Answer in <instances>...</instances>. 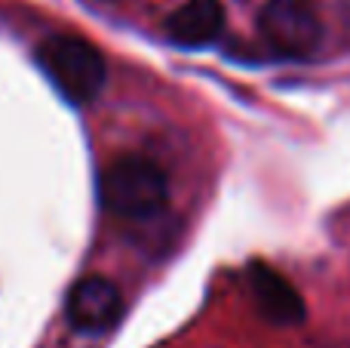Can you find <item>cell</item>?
Returning <instances> with one entry per match:
<instances>
[{
    "label": "cell",
    "instance_id": "cell-1",
    "mask_svg": "<svg viewBox=\"0 0 350 348\" xmlns=\"http://www.w3.org/2000/svg\"><path fill=\"white\" fill-rule=\"evenodd\" d=\"M98 197L111 213L123 216V219H148L166 207L170 182L154 160L126 154L102 170Z\"/></svg>",
    "mask_w": 350,
    "mask_h": 348
},
{
    "label": "cell",
    "instance_id": "cell-2",
    "mask_svg": "<svg viewBox=\"0 0 350 348\" xmlns=\"http://www.w3.org/2000/svg\"><path fill=\"white\" fill-rule=\"evenodd\" d=\"M37 62L71 102H92L105 86V59L90 40L53 34L37 47Z\"/></svg>",
    "mask_w": 350,
    "mask_h": 348
},
{
    "label": "cell",
    "instance_id": "cell-3",
    "mask_svg": "<svg viewBox=\"0 0 350 348\" xmlns=\"http://www.w3.org/2000/svg\"><path fill=\"white\" fill-rule=\"evenodd\" d=\"M258 28L265 40L289 59H308L323 40V22L308 0H267Z\"/></svg>",
    "mask_w": 350,
    "mask_h": 348
},
{
    "label": "cell",
    "instance_id": "cell-4",
    "mask_svg": "<svg viewBox=\"0 0 350 348\" xmlns=\"http://www.w3.org/2000/svg\"><path fill=\"white\" fill-rule=\"evenodd\" d=\"M123 312L120 290L108 277H83L68 293V321L83 333L108 330Z\"/></svg>",
    "mask_w": 350,
    "mask_h": 348
},
{
    "label": "cell",
    "instance_id": "cell-5",
    "mask_svg": "<svg viewBox=\"0 0 350 348\" xmlns=\"http://www.w3.org/2000/svg\"><path fill=\"white\" fill-rule=\"evenodd\" d=\"M224 28L221 0H187L166 18V31L178 47H209Z\"/></svg>",
    "mask_w": 350,
    "mask_h": 348
},
{
    "label": "cell",
    "instance_id": "cell-6",
    "mask_svg": "<svg viewBox=\"0 0 350 348\" xmlns=\"http://www.w3.org/2000/svg\"><path fill=\"white\" fill-rule=\"evenodd\" d=\"M249 281H252V293H255L258 308L273 324H298L304 318V302L298 296V290L286 277H280L273 269L252 265Z\"/></svg>",
    "mask_w": 350,
    "mask_h": 348
}]
</instances>
